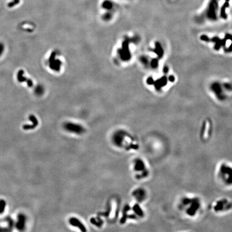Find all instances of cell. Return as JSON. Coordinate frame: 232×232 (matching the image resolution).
<instances>
[{"instance_id":"277c9868","label":"cell","mask_w":232,"mask_h":232,"mask_svg":"<svg viewBox=\"0 0 232 232\" xmlns=\"http://www.w3.org/2000/svg\"><path fill=\"white\" fill-rule=\"evenodd\" d=\"M131 171L133 179L140 182L148 180L151 174L149 164L145 158L140 156L133 157L131 163Z\"/></svg>"},{"instance_id":"5bb4252c","label":"cell","mask_w":232,"mask_h":232,"mask_svg":"<svg viewBox=\"0 0 232 232\" xmlns=\"http://www.w3.org/2000/svg\"><path fill=\"white\" fill-rule=\"evenodd\" d=\"M18 222L16 224V228L20 230H22L24 228L25 222V217L23 214L18 216Z\"/></svg>"},{"instance_id":"6da1fadb","label":"cell","mask_w":232,"mask_h":232,"mask_svg":"<svg viewBox=\"0 0 232 232\" xmlns=\"http://www.w3.org/2000/svg\"><path fill=\"white\" fill-rule=\"evenodd\" d=\"M177 208L185 217L193 219L200 215L203 211V202L198 196L184 195L179 199Z\"/></svg>"},{"instance_id":"4fadbf2b","label":"cell","mask_w":232,"mask_h":232,"mask_svg":"<svg viewBox=\"0 0 232 232\" xmlns=\"http://www.w3.org/2000/svg\"><path fill=\"white\" fill-rule=\"evenodd\" d=\"M29 118L30 120H31V121L32 122V124L31 125H24L23 126V128L24 130H33V129H35V128L38 125V121L34 115H33L32 114L30 115Z\"/></svg>"},{"instance_id":"9a60e30c","label":"cell","mask_w":232,"mask_h":232,"mask_svg":"<svg viewBox=\"0 0 232 232\" xmlns=\"http://www.w3.org/2000/svg\"><path fill=\"white\" fill-rule=\"evenodd\" d=\"M24 75V72L23 70H20L19 72L18 73V75H17V78L18 80L19 81H20L21 82H23L24 81H26L28 83V85H29V87H32V85L33 84L32 83V81L31 80H28L26 78H25L23 76Z\"/></svg>"},{"instance_id":"52a82bcc","label":"cell","mask_w":232,"mask_h":232,"mask_svg":"<svg viewBox=\"0 0 232 232\" xmlns=\"http://www.w3.org/2000/svg\"><path fill=\"white\" fill-rule=\"evenodd\" d=\"M210 90L219 101H223L227 97L225 91H231V84L228 82L221 83L216 81L210 85Z\"/></svg>"},{"instance_id":"ac0fdd59","label":"cell","mask_w":232,"mask_h":232,"mask_svg":"<svg viewBox=\"0 0 232 232\" xmlns=\"http://www.w3.org/2000/svg\"><path fill=\"white\" fill-rule=\"evenodd\" d=\"M5 205V201L4 200H0V214L2 213L4 211Z\"/></svg>"},{"instance_id":"2e32d148","label":"cell","mask_w":232,"mask_h":232,"mask_svg":"<svg viewBox=\"0 0 232 232\" xmlns=\"http://www.w3.org/2000/svg\"><path fill=\"white\" fill-rule=\"evenodd\" d=\"M111 211V205L110 203H109L108 205L107 210L105 212H100L98 213V215L99 216H104V217H109Z\"/></svg>"},{"instance_id":"30bf717a","label":"cell","mask_w":232,"mask_h":232,"mask_svg":"<svg viewBox=\"0 0 232 232\" xmlns=\"http://www.w3.org/2000/svg\"><path fill=\"white\" fill-rule=\"evenodd\" d=\"M61 65V61L60 59L57 58L56 53L55 52L52 53L49 59V66L50 68L54 71L59 72Z\"/></svg>"},{"instance_id":"d6986e66","label":"cell","mask_w":232,"mask_h":232,"mask_svg":"<svg viewBox=\"0 0 232 232\" xmlns=\"http://www.w3.org/2000/svg\"><path fill=\"white\" fill-rule=\"evenodd\" d=\"M6 220L7 221H8V223H9V227L8 228V229H9V231H11V230H12V228H13V226H14V221L13 220V219H11L10 218H7V219H6Z\"/></svg>"},{"instance_id":"3957f363","label":"cell","mask_w":232,"mask_h":232,"mask_svg":"<svg viewBox=\"0 0 232 232\" xmlns=\"http://www.w3.org/2000/svg\"><path fill=\"white\" fill-rule=\"evenodd\" d=\"M146 212L142 205L133 201L132 205L126 204L122 211V217L120 224L123 225L128 220L133 222L141 221L146 217Z\"/></svg>"},{"instance_id":"ffe728a7","label":"cell","mask_w":232,"mask_h":232,"mask_svg":"<svg viewBox=\"0 0 232 232\" xmlns=\"http://www.w3.org/2000/svg\"><path fill=\"white\" fill-rule=\"evenodd\" d=\"M43 88L42 87H41V85H39V86H38L36 88V90H35V93L36 94H37L38 95H41L43 93Z\"/></svg>"},{"instance_id":"e0dca14e","label":"cell","mask_w":232,"mask_h":232,"mask_svg":"<svg viewBox=\"0 0 232 232\" xmlns=\"http://www.w3.org/2000/svg\"><path fill=\"white\" fill-rule=\"evenodd\" d=\"M97 219H98V221H97L96 220V219L94 218H92L90 219V222L91 223L95 225L96 226L100 227L101 226H102V225H103V221L101 219H100V218L97 217Z\"/></svg>"},{"instance_id":"8fae6325","label":"cell","mask_w":232,"mask_h":232,"mask_svg":"<svg viewBox=\"0 0 232 232\" xmlns=\"http://www.w3.org/2000/svg\"><path fill=\"white\" fill-rule=\"evenodd\" d=\"M64 127L66 130L76 134H82L84 132V129L82 126L73 123H66Z\"/></svg>"},{"instance_id":"9c48e42d","label":"cell","mask_w":232,"mask_h":232,"mask_svg":"<svg viewBox=\"0 0 232 232\" xmlns=\"http://www.w3.org/2000/svg\"><path fill=\"white\" fill-rule=\"evenodd\" d=\"M131 196L133 201L143 205L148 198V192L146 188L142 186H137L133 189Z\"/></svg>"},{"instance_id":"ba28073f","label":"cell","mask_w":232,"mask_h":232,"mask_svg":"<svg viewBox=\"0 0 232 232\" xmlns=\"http://www.w3.org/2000/svg\"><path fill=\"white\" fill-rule=\"evenodd\" d=\"M213 134V124L210 119H205L201 123L199 131V138L201 142L210 141Z\"/></svg>"},{"instance_id":"5b68a950","label":"cell","mask_w":232,"mask_h":232,"mask_svg":"<svg viewBox=\"0 0 232 232\" xmlns=\"http://www.w3.org/2000/svg\"><path fill=\"white\" fill-rule=\"evenodd\" d=\"M232 167L230 162L223 161L219 163L216 169V176L219 183L226 188H231Z\"/></svg>"},{"instance_id":"7a4b0ae2","label":"cell","mask_w":232,"mask_h":232,"mask_svg":"<svg viewBox=\"0 0 232 232\" xmlns=\"http://www.w3.org/2000/svg\"><path fill=\"white\" fill-rule=\"evenodd\" d=\"M112 142L117 147L127 152H137L140 145L137 139L133 134L125 130H118L112 136Z\"/></svg>"},{"instance_id":"44dd1931","label":"cell","mask_w":232,"mask_h":232,"mask_svg":"<svg viewBox=\"0 0 232 232\" xmlns=\"http://www.w3.org/2000/svg\"><path fill=\"white\" fill-rule=\"evenodd\" d=\"M3 51H4V45L1 42V43H0V56L2 54Z\"/></svg>"},{"instance_id":"8992f818","label":"cell","mask_w":232,"mask_h":232,"mask_svg":"<svg viewBox=\"0 0 232 232\" xmlns=\"http://www.w3.org/2000/svg\"><path fill=\"white\" fill-rule=\"evenodd\" d=\"M211 210L216 215H225L231 211L232 203L227 197H220L215 200L210 206Z\"/></svg>"},{"instance_id":"7c38bea8","label":"cell","mask_w":232,"mask_h":232,"mask_svg":"<svg viewBox=\"0 0 232 232\" xmlns=\"http://www.w3.org/2000/svg\"><path fill=\"white\" fill-rule=\"evenodd\" d=\"M69 221L71 225L73 226L78 227L82 231L85 232L87 231V229L85 228L84 226L78 219L74 217H72L70 218Z\"/></svg>"},{"instance_id":"7402d4cb","label":"cell","mask_w":232,"mask_h":232,"mask_svg":"<svg viewBox=\"0 0 232 232\" xmlns=\"http://www.w3.org/2000/svg\"><path fill=\"white\" fill-rule=\"evenodd\" d=\"M9 231L8 228H2L0 227V232H2V231Z\"/></svg>"}]
</instances>
